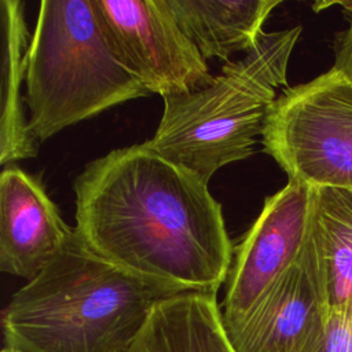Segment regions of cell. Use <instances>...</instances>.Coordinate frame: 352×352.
<instances>
[{
	"label": "cell",
	"mask_w": 352,
	"mask_h": 352,
	"mask_svg": "<svg viewBox=\"0 0 352 352\" xmlns=\"http://www.w3.org/2000/svg\"><path fill=\"white\" fill-rule=\"evenodd\" d=\"M118 352H235L216 293L182 292L157 302Z\"/></svg>",
	"instance_id": "30bf717a"
},
{
	"label": "cell",
	"mask_w": 352,
	"mask_h": 352,
	"mask_svg": "<svg viewBox=\"0 0 352 352\" xmlns=\"http://www.w3.org/2000/svg\"><path fill=\"white\" fill-rule=\"evenodd\" d=\"M183 290L132 274L74 234L3 311L6 348L16 352H118L153 307Z\"/></svg>",
	"instance_id": "7a4b0ae2"
},
{
	"label": "cell",
	"mask_w": 352,
	"mask_h": 352,
	"mask_svg": "<svg viewBox=\"0 0 352 352\" xmlns=\"http://www.w3.org/2000/svg\"><path fill=\"white\" fill-rule=\"evenodd\" d=\"M301 26L264 33L256 48L227 62L212 82L164 98V111L146 147L209 183L224 165L250 157L276 100Z\"/></svg>",
	"instance_id": "3957f363"
},
{
	"label": "cell",
	"mask_w": 352,
	"mask_h": 352,
	"mask_svg": "<svg viewBox=\"0 0 352 352\" xmlns=\"http://www.w3.org/2000/svg\"><path fill=\"white\" fill-rule=\"evenodd\" d=\"M37 142L113 106L151 95L122 59L95 0H43L25 80Z\"/></svg>",
	"instance_id": "277c9868"
},
{
	"label": "cell",
	"mask_w": 352,
	"mask_h": 352,
	"mask_svg": "<svg viewBox=\"0 0 352 352\" xmlns=\"http://www.w3.org/2000/svg\"><path fill=\"white\" fill-rule=\"evenodd\" d=\"M1 95L0 164L7 166L37 155L38 142L29 128L22 82L26 80L32 33L25 18V3L1 0Z\"/></svg>",
	"instance_id": "4fadbf2b"
},
{
	"label": "cell",
	"mask_w": 352,
	"mask_h": 352,
	"mask_svg": "<svg viewBox=\"0 0 352 352\" xmlns=\"http://www.w3.org/2000/svg\"><path fill=\"white\" fill-rule=\"evenodd\" d=\"M179 26L201 55L230 62L250 52L263 37V26L280 0H165Z\"/></svg>",
	"instance_id": "8fae6325"
},
{
	"label": "cell",
	"mask_w": 352,
	"mask_h": 352,
	"mask_svg": "<svg viewBox=\"0 0 352 352\" xmlns=\"http://www.w3.org/2000/svg\"><path fill=\"white\" fill-rule=\"evenodd\" d=\"M315 352H352V305L329 311L326 329Z\"/></svg>",
	"instance_id": "5bb4252c"
},
{
	"label": "cell",
	"mask_w": 352,
	"mask_h": 352,
	"mask_svg": "<svg viewBox=\"0 0 352 352\" xmlns=\"http://www.w3.org/2000/svg\"><path fill=\"white\" fill-rule=\"evenodd\" d=\"M76 232L107 261L183 292L216 293L234 246L198 175L143 143L85 165L74 182Z\"/></svg>",
	"instance_id": "6da1fadb"
},
{
	"label": "cell",
	"mask_w": 352,
	"mask_h": 352,
	"mask_svg": "<svg viewBox=\"0 0 352 352\" xmlns=\"http://www.w3.org/2000/svg\"><path fill=\"white\" fill-rule=\"evenodd\" d=\"M341 7L346 25L337 33L334 40L333 69L352 82V1L341 3Z\"/></svg>",
	"instance_id": "9a60e30c"
},
{
	"label": "cell",
	"mask_w": 352,
	"mask_h": 352,
	"mask_svg": "<svg viewBox=\"0 0 352 352\" xmlns=\"http://www.w3.org/2000/svg\"><path fill=\"white\" fill-rule=\"evenodd\" d=\"M74 234L41 182L15 164L0 175V270L32 280Z\"/></svg>",
	"instance_id": "9c48e42d"
},
{
	"label": "cell",
	"mask_w": 352,
	"mask_h": 352,
	"mask_svg": "<svg viewBox=\"0 0 352 352\" xmlns=\"http://www.w3.org/2000/svg\"><path fill=\"white\" fill-rule=\"evenodd\" d=\"M122 59L150 94L168 98L206 87L208 60L165 0H95Z\"/></svg>",
	"instance_id": "8992f818"
},
{
	"label": "cell",
	"mask_w": 352,
	"mask_h": 352,
	"mask_svg": "<svg viewBox=\"0 0 352 352\" xmlns=\"http://www.w3.org/2000/svg\"><path fill=\"white\" fill-rule=\"evenodd\" d=\"M308 235V234H307ZM329 309L309 250L271 285L228 337L235 352H315Z\"/></svg>",
	"instance_id": "ba28073f"
},
{
	"label": "cell",
	"mask_w": 352,
	"mask_h": 352,
	"mask_svg": "<svg viewBox=\"0 0 352 352\" xmlns=\"http://www.w3.org/2000/svg\"><path fill=\"white\" fill-rule=\"evenodd\" d=\"M261 143L290 182L352 190V82L331 67L282 89Z\"/></svg>",
	"instance_id": "5b68a950"
},
{
	"label": "cell",
	"mask_w": 352,
	"mask_h": 352,
	"mask_svg": "<svg viewBox=\"0 0 352 352\" xmlns=\"http://www.w3.org/2000/svg\"><path fill=\"white\" fill-rule=\"evenodd\" d=\"M1 352H16V351H14V349H10V348H4Z\"/></svg>",
	"instance_id": "2e32d148"
},
{
	"label": "cell",
	"mask_w": 352,
	"mask_h": 352,
	"mask_svg": "<svg viewBox=\"0 0 352 352\" xmlns=\"http://www.w3.org/2000/svg\"><path fill=\"white\" fill-rule=\"evenodd\" d=\"M312 188L287 182L265 198L258 217L234 246L221 305L227 331L238 326L301 253L309 224Z\"/></svg>",
	"instance_id": "52a82bcc"
},
{
	"label": "cell",
	"mask_w": 352,
	"mask_h": 352,
	"mask_svg": "<svg viewBox=\"0 0 352 352\" xmlns=\"http://www.w3.org/2000/svg\"><path fill=\"white\" fill-rule=\"evenodd\" d=\"M307 243L326 305H352V190L312 188Z\"/></svg>",
	"instance_id": "7c38bea8"
}]
</instances>
